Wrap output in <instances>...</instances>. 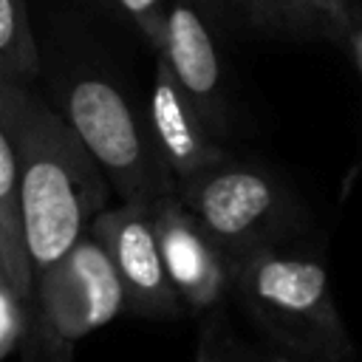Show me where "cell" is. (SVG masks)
Here are the masks:
<instances>
[{
    "label": "cell",
    "instance_id": "1",
    "mask_svg": "<svg viewBox=\"0 0 362 362\" xmlns=\"http://www.w3.org/2000/svg\"><path fill=\"white\" fill-rule=\"evenodd\" d=\"M0 127L20 178L31 277L48 272L110 204V184L68 119L34 82L0 76Z\"/></svg>",
    "mask_w": 362,
    "mask_h": 362
},
{
    "label": "cell",
    "instance_id": "2",
    "mask_svg": "<svg viewBox=\"0 0 362 362\" xmlns=\"http://www.w3.org/2000/svg\"><path fill=\"white\" fill-rule=\"evenodd\" d=\"M229 300L249 317L260 342L291 362H348L354 356L328 269L314 252L291 243L232 260Z\"/></svg>",
    "mask_w": 362,
    "mask_h": 362
},
{
    "label": "cell",
    "instance_id": "3",
    "mask_svg": "<svg viewBox=\"0 0 362 362\" xmlns=\"http://www.w3.org/2000/svg\"><path fill=\"white\" fill-rule=\"evenodd\" d=\"M54 88V105L102 167L116 201L156 204L175 192L144 113L113 74L93 62L65 65Z\"/></svg>",
    "mask_w": 362,
    "mask_h": 362
},
{
    "label": "cell",
    "instance_id": "4",
    "mask_svg": "<svg viewBox=\"0 0 362 362\" xmlns=\"http://www.w3.org/2000/svg\"><path fill=\"white\" fill-rule=\"evenodd\" d=\"M175 195L229 263L263 249L291 246L305 232V212L291 187L257 161L226 156L178 181Z\"/></svg>",
    "mask_w": 362,
    "mask_h": 362
},
{
    "label": "cell",
    "instance_id": "5",
    "mask_svg": "<svg viewBox=\"0 0 362 362\" xmlns=\"http://www.w3.org/2000/svg\"><path fill=\"white\" fill-rule=\"evenodd\" d=\"M122 311L119 277L90 229L48 272L34 277L28 314L74 345Z\"/></svg>",
    "mask_w": 362,
    "mask_h": 362
},
{
    "label": "cell",
    "instance_id": "6",
    "mask_svg": "<svg viewBox=\"0 0 362 362\" xmlns=\"http://www.w3.org/2000/svg\"><path fill=\"white\" fill-rule=\"evenodd\" d=\"M107 252L122 286L124 314L144 320H173L184 311L158 252L153 204H107L90 223Z\"/></svg>",
    "mask_w": 362,
    "mask_h": 362
},
{
    "label": "cell",
    "instance_id": "7",
    "mask_svg": "<svg viewBox=\"0 0 362 362\" xmlns=\"http://www.w3.org/2000/svg\"><path fill=\"white\" fill-rule=\"evenodd\" d=\"M153 226L164 272L184 311L201 320L223 308L229 300V260L175 192L153 204Z\"/></svg>",
    "mask_w": 362,
    "mask_h": 362
},
{
    "label": "cell",
    "instance_id": "8",
    "mask_svg": "<svg viewBox=\"0 0 362 362\" xmlns=\"http://www.w3.org/2000/svg\"><path fill=\"white\" fill-rule=\"evenodd\" d=\"M178 85L187 90L192 105L201 110L218 139H226L232 127L223 59L212 34L209 17L189 0H170L167 28L158 54Z\"/></svg>",
    "mask_w": 362,
    "mask_h": 362
},
{
    "label": "cell",
    "instance_id": "9",
    "mask_svg": "<svg viewBox=\"0 0 362 362\" xmlns=\"http://www.w3.org/2000/svg\"><path fill=\"white\" fill-rule=\"evenodd\" d=\"M144 119L156 141V150L175 184L226 158L221 139L212 133V127L206 124V119L192 105V99L178 85V79L161 57H156L153 65Z\"/></svg>",
    "mask_w": 362,
    "mask_h": 362
},
{
    "label": "cell",
    "instance_id": "10",
    "mask_svg": "<svg viewBox=\"0 0 362 362\" xmlns=\"http://www.w3.org/2000/svg\"><path fill=\"white\" fill-rule=\"evenodd\" d=\"M0 266L8 274L11 286L31 300V263L23 232V204H20V178L11 141L0 127Z\"/></svg>",
    "mask_w": 362,
    "mask_h": 362
},
{
    "label": "cell",
    "instance_id": "11",
    "mask_svg": "<svg viewBox=\"0 0 362 362\" xmlns=\"http://www.w3.org/2000/svg\"><path fill=\"white\" fill-rule=\"evenodd\" d=\"M40 74V48L31 28L28 0H0V76L28 79Z\"/></svg>",
    "mask_w": 362,
    "mask_h": 362
},
{
    "label": "cell",
    "instance_id": "12",
    "mask_svg": "<svg viewBox=\"0 0 362 362\" xmlns=\"http://www.w3.org/2000/svg\"><path fill=\"white\" fill-rule=\"evenodd\" d=\"M246 23L274 34H317L300 0H243Z\"/></svg>",
    "mask_w": 362,
    "mask_h": 362
},
{
    "label": "cell",
    "instance_id": "13",
    "mask_svg": "<svg viewBox=\"0 0 362 362\" xmlns=\"http://www.w3.org/2000/svg\"><path fill=\"white\" fill-rule=\"evenodd\" d=\"M28 303L0 266V362H6L23 342L28 325Z\"/></svg>",
    "mask_w": 362,
    "mask_h": 362
},
{
    "label": "cell",
    "instance_id": "14",
    "mask_svg": "<svg viewBox=\"0 0 362 362\" xmlns=\"http://www.w3.org/2000/svg\"><path fill=\"white\" fill-rule=\"evenodd\" d=\"M314 23V31L328 40H345L356 28V11L351 0H300Z\"/></svg>",
    "mask_w": 362,
    "mask_h": 362
},
{
    "label": "cell",
    "instance_id": "15",
    "mask_svg": "<svg viewBox=\"0 0 362 362\" xmlns=\"http://www.w3.org/2000/svg\"><path fill=\"white\" fill-rule=\"evenodd\" d=\"M124 20L147 40V45L158 54L167 28V6L170 0H113Z\"/></svg>",
    "mask_w": 362,
    "mask_h": 362
},
{
    "label": "cell",
    "instance_id": "16",
    "mask_svg": "<svg viewBox=\"0 0 362 362\" xmlns=\"http://www.w3.org/2000/svg\"><path fill=\"white\" fill-rule=\"evenodd\" d=\"M20 345H23V362H71L74 359V342L57 337L31 314H28V325Z\"/></svg>",
    "mask_w": 362,
    "mask_h": 362
},
{
    "label": "cell",
    "instance_id": "17",
    "mask_svg": "<svg viewBox=\"0 0 362 362\" xmlns=\"http://www.w3.org/2000/svg\"><path fill=\"white\" fill-rule=\"evenodd\" d=\"M223 362H291L288 356L277 354L266 342H249L243 339L226 320L223 328Z\"/></svg>",
    "mask_w": 362,
    "mask_h": 362
},
{
    "label": "cell",
    "instance_id": "18",
    "mask_svg": "<svg viewBox=\"0 0 362 362\" xmlns=\"http://www.w3.org/2000/svg\"><path fill=\"white\" fill-rule=\"evenodd\" d=\"M223 328H226L223 308L201 317V331H198L192 362H223Z\"/></svg>",
    "mask_w": 362,
    "mask_h": 362
},
{
    "label": "cell",
    "instance_id": "19",
    "mask_svg": "<svg viewBox=\"0 0 362 362\" xmlns=\"http://www.w3.org/2000/svg\"><path fill=\"white\" fill-rule=\"evenodd\" d=\"M189 3H195V6L209 17V23H212V20L226 23V20H238V17L246 20L243 0H189Z\"/></svg>",
    "mask_w": 362,
    "mask_h": 362
},
{
    "label": "cell",
    "instance_id": "20",
    "mask_svg": "<svg viewBox=\"0 0 362 362\" xmlns=\"http://www.w3.org/2000/svg\"><path fill=\"white\" fill-rule=\"evenodd\" d=\"M348 45H351V54H354V59H356V65H359V74H362V25H356V28L351 31Z\"/></svg>",
    "mask_w": 362,
    "mask_h": 362
}]
</instances>
